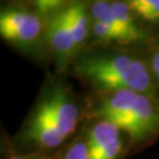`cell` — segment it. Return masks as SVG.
I'll list each match as a JSON object with an SVG mask.
<instances>
[{
    "label": "cell",
    "instance_id": "6da1fadb",
    "mask_svg": "<svg viewBox=\"0 0 159 159\" xmlns=\"http://www.w3.org/2000/svg\"><path fill=\"white\" fill-rule=\"evenodd\" d=\"M78 67L84 77L102 90H132L148 94L152 87L151 77L144 63L127 54L89 58Z\"/></svg>",
    "mask_w": 159,
    "mask_h": 159
},
{
    "label": "cell",
    "instance_id": "7a4b0ae2",
    "mask_svg": "<svg viewBox=\"0 0 159 159\" xmlns=\"http://www.w3.org/2000/svg\"><path fill=\"white\" fill-rule=\"evenodd\" d=\"M40 18L31 12L2 10L0 14V33L7 41L17 45H31L41 33Z\"/></svg>",
    "mask_w": 159,
    "mask_h": 159
},
{
    "label": "cell",
    "instance_id": "3957f363",
    "mask_svg": "<svg viewBox=\"0 0 159 159\" xmlns=\"http://www.w3.org/2000/svg\"><path fill=\"white\" fill-rule=\"evenodd\" d=\"M35 112L51 121L65 137L75 130L78 123V108L63 90H57L47 97Z\"/></svg>",
    "mask_w": 159,
    "mask_h": 159
},
{
    "label": "cell",
    "instance_id": "277c9868",
    "mask_svg": "<svg viewBox=\"0 0 159 159\" xmlns=\"http://www.w3.org/2000/svg\"><path fill=\"white\" fill-rule=\"evenodd\" d=\"M159 129V111L148 94L139 93L129 118L120 126L134 140H139Z\"/></svg>",
    "mask_w": 159,
    "mask_h": 159
},
{
    "label": "cell",
    "instance_id": "5b68a950",
    "mask_svg": "<svg viewBox=\"0 0 159 159\" xmlns=\"http://www.w3.org/2000/svg\"><path fill=\"white\" fill-rule=\"evenodd\" d=\"M46 38L60 65L66 63L78 47L65 21L63 11L50 19L46 29Z\"/></svg>",
    "mask_w": 159,
    "mask_h": 159
},
{
    "label": "cell",
    "instance_id": "8992f818",
    "mask_svg": "<svg viewBox=\"0 0 159 159\" xmlns=\"http://www.w3.org/2000/svg\"><path fill=\"white\" fill-rule=\"evenodd\" d=\"M138 94V92L132 90L113 91L107 98L102 100L98 111L99 117L102 120L110 121L120 129V126L129 118L134 107Z\"/></svg>",
    "mask_w": 159,
    "mask_h": 159
},
{
    "label": "cell",
    "instance_id": "52a82bcc",
    "mask_svg": "<svg viewBox=\"0 0 159 159\" xmlns=\"http://www.w3.org/2000/svg\"><path fill=\"white\" fill-rule=\"evenodd\" d=\"M118 138H120V129L118 126L105 120L96 124L89 133L86 144L90 159H100Z\"/></svg>",
    "mask_w": 159,
    "mask_h": 159
},
{
    "label": "cell",
    "instance_id": "ba28073f",
    "mask_svg": "<svg viewBox=\"0 0 159 159\" xmlns=\"http://www.w3.org/2000/svg\"><path fill=\"white\" fill-rule=\"evenodd\" d=\"M29 134L35 143L45 148H56L65 140L64 136L51 121L35 112L29 127Z\"/></svg>",
    "mask_w": 159,
    "mask_h": 159
},
{
    "label": "cell",
    "instance_id": "9c48e42d",
    "mask_svg": "<svg viewBox=\"0 0 159 159\" xmlns=\"http://www.w3.org/2000/svg\"><path fill=\"white\" fill-rule=\"evenodd\" d=\"M65 21L73 35L77 46L79 47L87 38L89 34V19L85 6L83 4H73L63 11Z\"/></svg>",
    "mask_w": 159,
    "mask_h": 159
},
{
    "label": "cell",
    "instance_id": "30bf717a",
    "mask_svg": "<svg viewBox=\"0 0 159 159\" xmlns=\"http://www.w3.org/2000/svg\"><path fill=\"white\" fill-rule=\"evenodd\" d=\"M111 5H112V11L119 21L121 31L125 35L127 43L145 39V33L134 21L130 6L123 1H114Z\"/></svg>",
    "mask_w": 159,
    "mask_h": 159
},
{
    "label": "cell",
    "instance_id": "8fae6325",
    "mask_svg": "<svg viewBox=\"0 0 159 159\" xmlns=\"http://www.w3.org/2000/svg\"><path fill=\"white\" fill-rule=\"evenodd\" d=\"M92 16L94 20L102 21L105 25H107L110 29L117 34L119 38V41L123 44H129L126 40L125 35L121 31L120 24L118 19L116 18L113 11H112V5L107 1H97L92 6Z\"/></svg>",
    "mask_w": 159,
    "mask_h": 159
},
{
    "label": "cell",
    "instance_id": "7c38bea8",
    "mask_svg": "<svg viewBox=\"0 0 159 159\" xmlns=\"http://www.w3.org/2000/svg\"><path fill=\"white\" fill-rule=\"evenodd\" d=\"M92 30H93L94 37H96L97 39L100 40V41H105V43H112V41H114V43H120L119 38L117 37V34L114 33L107 25H105L102 21L94 20Z\"/></svg>",
    "mask_w": 159,
    "mask_h": 159
},
{
    "label": "cell",
    "instance_id": "4fadbf2b",
    "mask_svg": "<svg viewBox=\"0 0 159 159\" xmlns=\"http://www.w3.org/2000/svg\"><path fill=\"white\" fill-rule=\"evenodd\" d=\"M64 159H90L89 150L85 143H75L73 146L68 148Z\"/></svg>",
    "mask_w": 159,
    "mask_h": 159
},
{
    "label": "cell",
    "instance_id": "5bb4252c",
    "mask_svg": "<svg viewBox=\"0 0 159 159\" xmlns=\"http://www.w3.org/2000/svg\"><path fill=\"white\" fill-rule=\"evenodd\" d=\"M35 2L40 13L46 14L52 12L54 8H57L59 4L61 2V0H35Z\"/></svg>",
    "mask_w": 159,
    "mask_h": 159
},
{
    "label": "cell",
    "instance_id": "9a60e30c",
    "mask_svg": "<svg viewBox=\"0 0 159 159\" xmlns=\"http://www.w3.org/2000/svg\"><path fill=\"white\" fill-rule=\"evenodd\" d=\"M159 2V0H145L144 2H143V5L138 8L136 11V13L138 14V16H140V17H143L145 13H148L153 6H156L157 4Z\"/></svg>",
    "mask_w": 159,
    "mask_h": 159
},
{
    "label": "cell",
    "instance_id": "2e32d148",
    "mask_svg": "<svg viewBox=\"0 0 159 159\" xmlns=\"http://www.w3.org/2000/svg\"><path fill=\"white\" fill-rule=\"evenodd\" d=\"M142 18L148 21H159V2L156 6H153L148 13H145Z\"/></svg>",
    "mask_w": 159,
    "mask_h": 159
},
{
    "label": "cell",
    "instance_id": "e0dca14e",
    "mask_svg": "<svg viewBox=\"0 0 159 159\" xmlns=\"http://www.w3.org/2000/svg\"><path fill=\"white\" fill-rule=\"evenodd\" d=\"M144 1H145V0H126V4L130 6V8L132 11L136 12L137 10L143 5Z\"/></svg>",
    "mask_w": 159,
    "mask_h": 159
},
{
    "label": "cell",
    "instance_id": "ac0fdd59",
    "mask_svg": "<svg viewBox=\"0 0 159 159\" xmlns=\"http://www.w3.org/2000/svg\"><path fill=\"white\" fill-rule=\"evenodd\" d=\"M152 68H153L154 73L157 75V78L159 80V52L153 57V60H152Z\"/></svg>",
    "mask_w": 159,
    "mask_h": 159
},
{
    "label": "cell",
    "instance_id": "d6986e66",
    "mask_svg": "<svg viewBox=\"0 0 159 159\" xmlns=\"http://www.w3.org/2000/svg\"><path fill=\"white\" fill-rule=\"evenodd\" d=\"M11 159H25V158H21V157H12Z\"/></svg>",
    "mask_w": 159,
    "mask_h": 159
}]
</instances>
